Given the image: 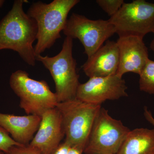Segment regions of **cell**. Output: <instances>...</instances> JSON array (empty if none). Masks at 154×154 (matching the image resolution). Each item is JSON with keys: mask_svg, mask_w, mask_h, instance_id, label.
Masks as SVG:
<instances>
[{"mask_svg": "<svg viewBox=\"0 0 154 154\" xmlns=\"http://www.w3.org/2000/svg\"><path fill=\"white\" fill-rule=\"evenodd\" d=\"M84 152L76 147H71L69 151L68 154H82Z\"/></svg>", "mask_w": 154, "mask_h": 154, "instance_id": "44dd1931", "label": "cell"}, {"mask_svg": "<svg viewBox=\"0 0 154 154\" xmlns=\"http://www.w3.org/2000/svg\"><path fill=\"white\" fill-rule=\"evenodd\" d=\"M9 82L20 99L19 106L28 115L41 116L58 103L55 93L51 91L45 81L33 79L25 71L18 70L13 73Z\"/></svg>", "mask_w": 154, "mask_h": 154, "instance_id": "5b68a950", "label": "cell"}, {"mask_svg": "<svg viewBox=\"0 0 154 154\" xmlns=\"http://www.w3.org/2000/svg\"><path fill=\"white\" fill-rule=\"evenodd\" d=\"M108 21L119 37L134 36L143 38L154 30V4L144 0L125 2Z\"/></svg>", "mask_w": 154, "mask_h": 154, "instance_id": "52a82bcc", "label": "cell"}, {"mask_svg": "<svg viewBox=\"0 0 154 154\" xmlns=\"http://www.w3.org/2000/svg\"><path fill=\"white\" fill-rule=\"evenodd\" d=\"M71 146L66 142L61 143L53 154H68Z\"/></svg>", "mask_w": 154, "mask_h": 154, "instance_id": "d6986e66", "label": "cell"}, {"mask_svg": "<svg viewBox=\"0 0 154 154\" xmlns=\"http://www.w3.org/2000/svg\"><path fill=\"white\" fill-rule=\"evenodd\" d=\"M41 119V116L37 115L21 116L0 113V126L17 143L27 146L37 132Z\"/></svg>", "mask_w": 154, "mask_h": 154, "instance_id": "4fadbf2b", "label": "cell"}, {"mask_svg": "<svg viewBox=\"0 0 154 154\" xmlns=\"http://www.w3.org/2000/svg\"><path fill=\"white\" fill-rule=\"evenodd\" d=\"M144 116L146 120L154 126V117L151 111L146 107L144 108Z\"/></svg>", "mask_w": 154, "mask_h": 154, "instance_id": "ffe728a7", "label": "cell"}, {"mask_svg": "<svg viewBox=\"0 0 154 154\" xmlns=\"http://www.w3.org/2000/svg\"><path fill=\"white\" fill-rule=\"evenodd\" d=\"M25 0H16L8 14L0 21V51L10 49L18 53L26 63L36 64L33 43L36 40L35 20L23 10Z\"/></svg>", "mask_w": 154, "mask_h": 154, "instance_id": "6da1fadb", "label": "cell"}, {"mask_svg": "<svg viewBox=\"0 0 154 154\" xmlns=\"http://www.w3.org/2000/svg\"><path fill=\"white\" fill-rule=\"evenodd\" d=\"M79 0H54L47 4L42 2L33 3L28 16L35 20L37 26V42L34 46L36 56L49 49L65 27L69 13L79 3Z\"/></svg>", "mask_w": 154, "mask_h": 154, "instance_id": "7a4b0ae2", "label": "cell"}, {"mask_svg": "<svg viewBox=\"0 0 154 154\" xmlns=\"http://www.w3.org/2000/svg\"><path fill=\"white\" fill-rule=\"evenodd\" d=\"M101 107V105L90 104L76 98L58 103L56 107L62 118L64 141L84 152Z\"/></svg>", "mask_w": 154, "mask_h": 154, "instance_id": "277c9868", "label": "cell"}, {"mask_svg": "<svg viewBox=\"0 0 154 154\" xmlns=\"http://www.w3.org/2000/svg\"><path fill=\"white\" fill-rule=\"evenodd\" d=\"M131 130L120 120L111 117L101 107L92 127L84 153L116 154Z\"/></svg>", "mask_w": 154, "mask_h": 154, "instance_id": "8992f818", "label": "cell"}, {"mask_svg": "<svg viewBox=\"0 0 154 154\" xmlns=\"http://www.w3.org/2000/svg\"><path fill=\"white\" fill-rule=\"evenodd\" d=\"M41 118L38 130L29 145L41 154H53L65 136L61 115L56 107L45 111Z\"/></svg>", "mask_w": 154, "mask_h": 154, "instance_id": "30bf717a", "label": "cell"}, {"mask_svg": "<svg viewBox=\"0 0 154 154\" xmlns=\"http://www.w3.org/2000/svg\"><path fill=\"white\" fill-rule=\"evenodd\" d=\"M73 39L66 36L62 48L54 57H36L50 72L55 85V94L58 103L75 99L80 85L77 72L76 61L73 56Z\"/></svg>", "mask_w": 154, "mask_h": 154, "instance_id": "3957f363", "label": "cell"}, {"mask_svg": "<svg viewBox=\"0 0 154 154\" xmlns=\"http://www.w3.org/2000/svg\"><path fill=\"white\" fill-rule=\"evenodd\" d=\"M125 81L117 75L90 78L80 84L76 98L93 105H101L107 100H117L128 96Z\"/></svg>", "mask_w": 154, "mask_h": 154, "instance_id": "9c48e42d", "label": "cell"}, {"mask_svg": "<svg viewBox=\"0 0 154 154\" xmlns=\"http://www.w3.org/2000/svg\"><path fill=\"white\" fill-rule=\"evenodd\" d=\"M96 2L111 17L119 11L125 2L123 0H97Z\"/></svg>", "mask_w": 154, "mask_h": 154, "instance_id": "2e32d148", "label": "cell"}, {"mask_svg": "<svg viewBox=\"0 0 154 154\" xmlns=\"http://www.w3.org/2000/svg\"><path fill=\"white\" fill-rule=\"evenodd\" d=\"M5 1L4 0H0V8L3 6V4L5 3Z\"/></svg>", "mask_w": 154, "mask_h": 154, "instance_id": "603a6c76", "label": "cell"}, {"mask_svg": "<svg viewBox=\"0 0 154 154\" xmlns=\"http://www.w3.org/2000/svg\"><path fill=\"white\" fill-rule=\"evenodd\" d=\"M116 154H154V129L131 130Z\"/></svg>", "mask_w": 154, "mask_h": 154, "instance_id": "5bb4252c", "label": "cell"}, {"mask_svg": "<svg viewBox=\"0 0 154 154\" xmlns=\"http://www.w3.org/2000/svg\"><path fill=\"white\" fill-rule=\"evenodd\" d=\"M139 76L140 91L154 96V61L149 59Z\"/></svg>", "mask_w": 154, "mask_h": 154, "instance_id": "9a60e30c", "label": "cell"}, {"mask_svg": "<svg viewBox=\"0 0 154 154\" xmlns=\"http://www.w3.org/2000/svg\"><path fill=\"white\" fill-rule=\"evenodd\" d=\"M15 146L22 145L15 141L8 133L0 126V150L6 153L12 147Z\"/></svg>", "mask_w": 154, "mask_h": 154, "instance_id": "e0dca14e", "label": "cell"}, {"mask_svg": "<svg viewBox=\"0 0 154 154\" xmlns=\"http://www.w3.org/2000/svg\"><path fill=\"white\" fill-rule=\"evenodd\" d=\"M116 43L119 50V63L116 75L122 78L128 72L140 74L149 59L143 38L134 36H120Z\"/></svg>", "mask_w": 154, "mask_h": 154, "instance_id": "8fae6325", "label": "cell"}, {"mask_svg": "<svg viewBox=\"0 0 154 154\" xmlns=\"http://www.w3.org/2000/svg\"><path fill=\"white\" fill-rule=\"evenodd\" d=\"M154 34V30L153 32H152ZM150 48L153 51H154V38L153 39L150 45Z\"/></svg>", "mask_w": 154, "mask_h": 154, "instance_id": "7402d4cb", "label": "cell"}, {"mask_svg": "<svg viewBox=\"0 0 154 154\" xmlns=\"http://www.w3.org/2000/svg\"><path fill=\"white\" fill-rule=\"evenodd\" d=\"M5 154H41L38 150L29 145L15 146L12 147Z\"/></svg>", "mask_w": 154, "mask_h": 154, "instance_id": "ac0fdd59", "label": "cell"}, {"mask_svg": "<svg viewBox=\"0 0 154 154\" xmlns=\"http://www.w3.org/2000/svg\"><path fill=\"white\" fill-rule=\"evenodd\" d=\"M119 63L117 43L107 40L104 45L88 57L82 68L85 74L90 78L108 77L116 74Z\"/></svg>", "mask_w": 154, "mask_h": 154, "instance_id": "7c38bea8", "label": "cell"}, {"mask_svg": "<svg viewBox=\"0 0 154 154\" xmlns=\"http://www.w3.org/2000/svg\"><path fill=\"white\" fill-rule=\"evenodd\" d=\"M63 31L66 36L79 40L88 57L116 33L115 28L108 20H92L75 13L68 19Z\"/></svg>", "mask_w": 154, "mask_h": 154, "instance_id": "ba28073f", "label": "cell"}, {"mask_svg": "<svg viewBox=\"0 0 154 154\" xmlns=\"http://www.w3.org/2000/svg\"><path fill=\"white\" fill-rule=\"evenodd\" d=\"M0 154H5V153L2 151L0 150Z\"/></svg>", "mask_w": 154, "mask_h": 154, "instance_id": "cb8c5ba5", "label": "cell"}]
</instances>
